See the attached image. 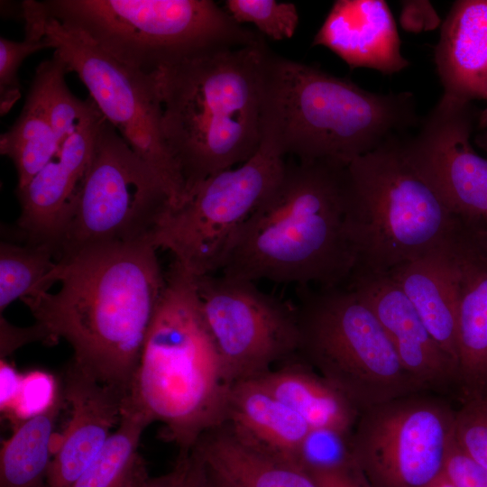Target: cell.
Here are the masks:
<instances>
[{
	"instance_id": "6da1fadb",
	"label": "cell",
	"mask_w": 487,
	"mask_h": 487,
	"mask_svg": "<svg viewBox=\"0 0 487 487\" xmlns=\"http://www.w3.org/2000/svg\"><path fill=\"white\" fill-rule=\"evenodd\" d=\"M152 240L95 244L62 254L55 293L22 300L47 343L63 338L71 363L127 396L166 278Z\"/></svg>"
},
{
	"instance_id": "7a4b0ae2",
	"label": "cell",
	"mask_w": 487,
	"mask_h": 487,
	"mask_svg": "<svg viewBox=\"0 0 487 487\" xmlns=\"http://www.w3.org/2000/svg\"><path fill=\"white\" fill-rule=\"evenodd\" d=\"M345 166L286 161L234 240L222 274L299 287L346 285L356 260L346 231Z\"/></svg>"
},
{
	"instance_id": "3957f363",
	"label": "cell",
	"mask_w": 487,
	"mask_h": 487,
	"mask_svg": "<svg viewBox=\"0 0 487 487\" xmlns=\"http://www.w3.org/2000/svg\"><path fill=\"white\" fill-rule=\"evenodd\" d=\"M268 51L264 41L218 49L157 74L163 136L184 200L209 176L258 151Z\"/></svg>"
},
{
	"instance_id": "277c9868",
	"label": "cell",
	"mask_w": 487,
	"mask_h": 487,
	"mask_svg": "<svg viewBox=\"0 0 487 487\" xmlns=\"http://www.w3.org/2000/svg\"><path fill=\"white\" fill-rule=\"evenodd\" d=\"M419 122L410 92H371L267 52L262 141L284 157L347 165Z\"/></svg>"
},
{
	"instance_id": "5b68a950",
	"label": "cell",
	"mask_w": 487,
	"mask_h": 487,
	"mask_svg": "<svg viewBox=\"0 0 487 487\" xmlns=\"http://www.w3.org/2000/svg\"><path fill=\"white\" fill-rule=\"evenodd\" d=\"M144 343L124 409L190 451L198 439L225 420L231 389L208 330L194 275L174 261Z\"/></svg>"
},
{
	"instance_id": "8992f818",
	"label": "cell",
	"mask_w": 487,
	"mask_h": 487,
	"mask_svg": "<svg viewBox=\"0 0 487 487\" xmlns=\"http://www.w3.org/2000/svg\"><path fill=\"white\" fill-rule=\"evenodd\" d=\"M394 137L345 166L354 273H388L445 245L457 224L406 161ZM352 274V275H353Z\"/></svg>"
},
{
	"instance_id": "52a82bcc",
	"label": "cell",
	"mask_w": 487,
	"mask_h": 487,
	"mask_svg": "<svg viewBox=\"0 0 487 487\" xmlns=\"http://www.w3.org/2000/svg\"><path fill=\"white\" fill-rule=\"evenodd\" d=\"M46 13L146 74L207 52L259 43L212 0H48Z\"/></svg>"
},
{
	"instance_id": "ba28073f",
	"label": "cell",
	"mask_w": 487,
	"mask_h": 487,
	"mask_svg": "<svg viewBox=\"0 0 487 487\" xmlns=\"http://www.w3.org/2000/svg\"><path fill=\"white\" fill-rule=\"evenodd\" d=\"M299 356L361 413L426 391L402 366L372 308L347 285L299 287Z\"/></svg>"
},
{
	"instance_id": "9c48e42d",
	"label": "cell",
	"mask_w": 487,
	"mask_h": 487,
	"mask_svg": "<svg viewBox=\"0 0 487 487\" xmlns=\"http://www.w3.org/2000/svg\"><path fill=\"white\" fill-rule=\"evenodd\" d=\"M51 48L69 72L76 73L104 117L160 177L173 207L185 198L183 181L162 132L157 74H146L117 60L80 31L50 16L41 2H23Z\"/></svg>"
},
{
	"instance_id": "30bf717a",
	"label": "cell",
	"mask_w": 487,
	"mask_h": 487,
	"mask_svg": "<svg viewBox=\"0 0 487 487\" xmlns=\"http://www.w3.org/2000/svg\"><path fill=\"white\" fill-rule=\"evenodd\" d=\"M285 167V157L262 141L249 160L209 176L170 207L153 234L154 245L196 277L221 271L241 229Z\"/></svg>"
},
{
	"instance_id": "8fae6325",
	"label": "cell",
	"mask_w": 487,
	"mask_h": 487,
	"mask_svg": "<svg viewBox=\"0 0 487 487\" xmlns=\"http://www.w3.org/2000/svg\"><path fill=\"white\" fill-rule=\"evenodd\" d=\"M171 207L160 177L104 118L58 259L90 245L152 240Z\"/></svg>"
},
{
	"instance_id": "7c38bea8",
	"label": "cell",
	"mask_w": 487,
	"mask_h": 487,
	"mask_svg": "<svg viewBox=\"0 0 487 487\" xmlns=\"http://www.w3.org/2000/svg\"><path fill=\"white\" fill-rule=\"evenodd\" d=\"M455 416L422 392L367 409L350 436L353 461L371 487H430L444 474Z\"/></svg>"
},
{
	"instance_id": "4fadbf2b",
	"label": "cell",
	"mask_w": 487,
	"mask_h": 487,
	"mask_svg": "<svg viewBox=\"0 0 487 487\" xmlns=\"http://www.w3.org/2000/svg\"><path fill=\"white\" fill-rule=\"evenodd\" d=\"M194 279L231 386L257 379L298 354L295 308L263 292L252 280L225 274Z\"/></svg>"
},
{
	"instance_id": "5bb4252c",
	"label": "cell",
	"mask_w": 487,
	"mask_h": 487,
	"mask_svg": "<svg viewBox=\"0 0 487 487\" xmlns=\"http://www.w3.org/2000/svg\"><path fill=\"white\" fill-rule=\"evenodd\" d=\"M478 116L472 102L443 95L418 132L400 142L418 178L452 215L464 219L487 215V159L470 141Z\"/></svg>"
},
{
	"instance_id": "9a60e30c",
	"label": "cell",
	"mask_w": 487,
	"mask_h": 487,
	"mask_svg": "<svg viewBox=\"0 0 487 487\" xmlns=\"http://www.w3.org/2000/svg\"><path fill=\"white\" fill-rule=\"evenodd\" d=\"M100 113L70 135L22 188L17 220L23 242L59 247L72 219L93 159Z\"/></svg>"
},
{
	"instance_id": "2e32d148",
	"label": "cell",
	"mask_w": 487,
	"mask_h": 487,
	"mask_svg": "<svg viewBox=\"0 0 487 487\" xmlns=\"http://www.w3.org/2000/svg\"><path fill=\"white\" fill-rule=\"evenodd\" d=\"M457 279L458 385L464 400L487 394V220L459 217L448 240Z\"/></svg>"
},
{
	"instance_id": "e0dca14e",
	"label": "cell",
	"mask_w": 487,
	"mask_h": 487,
	"mask_svg": "<svg viewBox=\"0 0 487 487\" xmlns=\"http://www.w3.org/2000/svg\"><path fill=\"white\" fill-rule=\"evenodd\" d=\"M346 285L372 308L400 363L426 391H446L458 384L456 363L388 273H354Z\"/></svg>"
},
{
	"instance_id": "ac0fdd59",
	"label": "cell",
	"mask_w": 487,
	"mask_h": 487,
	"mask_svg": "<svg viewBox=\"0 0 487 487\" xmlns=\"http://www.w3.org/2000/svg\"><path fill=\"white\" fill-rule=\"evenodd\" d=\"M63 397L70 418L53 452L46 487H71L118 425L125 396L70 363Z\"/></svg>"
},
{
	"instance_id": "d6986e66",
	"label": "cell",
	"mask_w": 487,
	"mask_h": 487,
	"mask_svg": "<svg viewBox=\"0 0 487 487\" xmlns=\"http://www.w3.org/2000/svg\"><path fill=\"white\" fill-rule=\"evenodd\" d=\"M312 46L329 49L351 69L391 75L409 65L400 52L396 23L383 0L335 1Z\"/></svg>"
},
{
	"instance_id": "ffe728a7",
	"label": "cell",
	"mask_w": 487,
	"mask_h": 487,
	"mask_svg": "<svg viewBox=\"0 0 487 487\" xmlns=\"http://www.w3.org/2000/svg\"><path fill=\"white\" fill-rule=\"evenodd\" d=\"M435 63L446 96L487 101V0H459L444 20Z\"/></svg>"
},
{
	"instance_id": "44dd1931",
	"label": "cell",
	"mask_w": 487,
	"mask_h": 487,
	"mask_svg": "<svg viewBox=\"0 0 487 487\" xmlns=\"http://www.w3.org/2000/svg\"><path fill=\"white\" fill-rule=\"evenodd\" d=\"M447 243L393 268L388 274L410 300L436 343L458 367L457 279Z\"/></svg>"
},
{
	"instance_id": "7402d4cb",
	"label": "cell",
	"mask_w": 487,
	"mask_h": 487,
	"mask_svg": "<svg viewBox=\"0 0 487 487\" xmlns=\"http://www.w3.org/2000/svg\"><path fill=\"white\" fill-rule=\"evenodd\" d=\"M225 422L244 440L296 466L299 448L310 430L257 379L231 386Z\"/></svg>"
},
{
	"instance_id": "603a6c76",
	"label": "cell",
	"mask_w": 487,
	"mask_h": 487,
	"mask_svg": "<svg viewBox=\"0 0 487 487\" xmlns=\"http://www.w3.org/2000/svg\"><path fill=\"white\" fill-rule=\"evenodd\" d=\"M192 449L233 487H318L308 473L244 440L226 422L207 431Z\"/></svg>"
},
{
	"instance_id": "cb8c5ba5",
	"label": "cell",
	"mask_w": 487,
	"mask_h": 487,
	"mask_svg": "<svg viewBox=\"0 0 487 487\" xmlns=\"http://www.w3.org/2000/svg\"><path fill=\"white\" fill-rule=\"evenodd\" d=\"M257 380L310 429L352 433L360 414L357 409L299 354Z\"/></svg>"
},
{
	"instance_id": "d4e9b609",
	"label": "cell",
	"mask_w": 487,
	"mask_h": 487,
	"mask_svg": "<svg viewBox=\"0 0 487 487\" xmlns=\"http://www.w3.org/2000/svg\"><path fill=\"white\" fill-rule=\"evenodd\" d=\"M63 393L45 412L15 427L0 455V487H46L52 455L51 442Z\"/></svg>"
},
{
	"instance_id": "484cf974",
	"label": "cell",
	"mask_w": 487,
	"mask_h": 487,
	"mask_svg": "<svg viewBox=\"0 0 487 487\" xmlns=\"http://www.w3.org/2000/svg\"><path fill=\"white\" fill-rule=\"evenodd\" d=\"M59 147L41 90L32 80L19 117L0 136V152L12 160L16 170V189L23 188Z\"/></svg>"
},
{
	"instance_id": "4316f807",
	"label": "cell",
	"mask_w": 487,
	"mask_h": 487,
	"mask_svg": "<svg viewBox=\"0 0 487 487\" xmlns=\"http://www.w3.org/2000/svg\"><path fill=\"white\" fill-rule=\"evenodd\" d=\"M149 425L141 414L123 409L116 429L71 487H138L147 480L138 446Z\"/></svg>"
},
{
	"instance_id": "83f0119b",
	"label": "cell",
	"mask_w": 487,
	"mask_h": 487,
	"mask_svg": "<svg viewBox=\"0 0 487 487\" xmlns=\"http://www.w3.org/2000/svg\"><path fill=\"white\" fill-rule=\"evenodd\" d=\"M23 242V241H22ZM58 251L49 244L2 242L0 244V312L20 299L49 291Z\"/></svg>"
},
{
	"instance_id": "f1b7e54d",
	"label": "cell",
	"mask_w": 487,
	"mask_h": 487,
	"mask_svg": "<svg viewBox=\"0 0 487 487\" xmlns=\"http://www.w3.org/2000/svg\"><path fill=\"white\" fill-rule=\"evenodd\" d=\"M67 73L64 63L53 54L38 66L32 79L41 90L60 146L101 113L91 97L82 101L72 95L66 85Z\"/></svg>"
},
{
	"instance_id": "f546056e",
	"label": "cell",
	"mask_w": 487,
	"mask_h": 487,
	"mask_svg": "<svg viewBox=\"0 0 487 487\" xmlns=\"http://www.w3.org/2000/svg\"><path fill=\"white\" fill-rule=\"evenodd\" d=\"M225 10L239 24L250 23L260 34L280 41L291 38L299 24L293 3L275 0H226Z\"/></svg>"
},
{
	"instance_id": "4dcf8cb0",
	"label": "cell",
	"mask_w": 487,
	"mask_h": 487,
	"mask_svg": "<svg viewBox=\"0 0 487 487\" xmlns=\"http://www.w3.org/2000/svg\"><path fill=\"white\" fill-rule=\"evenodd\" d=\"M25 36L23 41L0 38V112H9L21 97L18 70L23 61L31 54L51 48L39 26L30 17L23 15Z\"/></svg>"
},
{
	"instance_id": "1f68e13d",
	"label": "cell",
	"mask_w": 487,
	"mask_h": 487,
	"mask_svg": "<svg viewBox=\"0 0 487 487\" xmlns=\"http://www.w3.org/2000/svg\"><path fill=\"white\" fill-rule=\"evenodd\" d=\"M350 436L330 429H310L299 448L298 466L309 473L355 464L350 451Z\"/></svg>"
},
{
	"instance_id": "d6a6232c",
	"label": "cell",
	"mask_w": 487,
	"mask_h": 487,
	"mask_svg": "<svg viewBox=\"0 0 487 487\" xmlns=\"http://www.w3.org/2000/svg\"><path fill=\"white\" fill-rule=\"evenodd\" d=\"M61 394L51 374L42 371L30 372L23 375L17 397L5 415L16 427L51 408Z\"/></svg>"
},
{
	"instance_id": "836d02e7",
	"label": "cell",
	"mask_w": 487,
	"mask_h": 487,
	"mask_svg": "<svg viewBox=\"0 0 487 487\" xmlns=\"http://www.w3.org/2000/svg\"><path fill=\"white\" fill-rule=\"evenodd\" d=\"M455 439L459 447L487 470V401L464 400L456 410Z\"/></svg>"
},
{
	"instance_id": "e575fe53",
	"label": "cell",
	"mask_w": 487,
	"mask_h": 487,
	"mask_svg": "<svg viewBox=\"0 0 487 487\" xmlns=\"http://www.w3.org/2000/svg\"><path fill=\"white\" fill-rule=\"evenodd\" d=\"M207 472L198 454L191 449L180 453L171 472L152 478V487H207Z\"/></svg>"
},
{
	"instance_id": "d590c367",
	"label": "cell",
	"mask_w": 487,
	"mask_h": 487,
	"mask_svg": "<svg viewBox=\"0 0 487 487\" xmlns=\"http://www.w3.org/2000/svg\"><path fill=\"white\" fill-rule=\"evenodd\" d=\"M444 474L455 487H487V470L462 450L455 439Z\"/></svg>"
},
{
	"instance_id": "8d00e7d4",
	"label": "cell",
	"mask_w": 487,
	"mask_h": 487,
	"mask_svg": "<svg viewBox=\"0 0 487 487\" xmlns=\"http://www.w3.org/2000/svg\"><path fill=\"white\" fill-rule=\"evenodd\" d=\"M1 346L0 355L4 359L11 354L15 349L24 344L33 341H44L47 343V335L38 324L21 328L11 325L4 317H0Z\"/></svg>"
},
{
	"instance_id": "74e56055",
	"label": "cell",
	"mask_w": 487,
	"mask_h": 487,
	"mask_svg": "<svg viewBox=\"0 0 487 487\" xmlns=\"http://www.w3.org/2000/svg\"><path fill=\"white\" fill-rule=\"evenodd\" d=\"M400 23L411 32L434 29L439 23L438 15L427 1H407L403 3Z\"/></svg>"
},
{
	"instance_id": "f35d334b",
	"label": "cell",
	"mask_w": 487,
	"mask_h": 487,
	"mask_svg": "<svg viewBox=\"0 0 487 487\" xmlns=\"http://www.w3.org/2000/svg\"><path fill=\"white\" fill-rule=\"evenodd\" d=\"M308 473L318 487H371L355 464Z\"/></svg>"
},
{
	"instance_id": "ab89813d",
	"label": "cell",
	"mask_w": 487,
	"mask_h": 487,
	"mask_svg": "<svg viewBox=\"0 0 487 487\" xmlns=\"http://www.w3.org/2000/svg\"><path fill=\"white\" fill-rule=\"evenodd\" d=\"M1 411L5 414L10 409L19 392L23 375L5 359L0 361Z\"/></svg>"
},
{
	"instance_id": "60d3db41",
	"label": "cell",
	"mask_w": 487,
	"mask_h": 487,
	"mask_svg": "<svg viewBox=\"0 0 487 487\" xmlns=\"http://www.w3.org/2000/svg\"><path fill=\"white\" fill-rule=\"evenodd\" d=\"M207 487H233L232 485H230L229 483L225 482L223 479L216 475L207 468Z\"/></svg>"
},
{
	"instance_id": "b9f144b4",
	"label": "cell",
	"mask_w": 487,
	"mask_h": 487,
	"mask_svg": "<svg viewBox=\"0 0 487 487\" xmlns=\"http://www.w3.org/2000/svg\"><path fill=\"white\" fill-rule=\"evenodd\" d=\"M480 130L481 132L475 137V142L487 152V127Z\"/></svg>"
},
{
	"instance_id": "7bdbcfd3",
	"label": "cell",
	"mask_w": 487,
	"mask_h": 487,
	"mask_svg": "<svg viewBox=\"0 0 487 487\" xmlns=\"http://www.w3.org/2000/svg\"><path fill=\"white\" fill-rule=\"evenodd\" d=\"M430 487H455V486L445 476V474H443Z\"/></svg>"
},
{
	"instance_id": "ee69618b",
	"label": "cell",
	"mask_w": 487,
	"mask_h": 487,
	"mask_svg": "<svg viewBox=\"0 0 487 487\" xmlns=\"http://www.w3.org/2000/svg\"><path fill=\"white\" fill-rule=\"evenodd\" d=\"M477 126L479 129L487 127V107L479 113Z\"/></svg>"
},
{
	"instance_id": "f6af8a7d",
	"label": "cell",
	"mask_w": 487,
	"mask_h": 487,
	"mask_svg": "<svg viewBox=\"0 0 487 487\" xmlns=\"http://www.w3.org/2000/svg\"><path fill=\"white\" fill-rule=\"evenodd\" d=\"M152 479L148 478L143 482H142L138 487H152Z\"/></svg>"
},
{
	"instance_id": "bcb514c9",
	"label": "cell",
	"mask_w": 487,
	"mask_h": 487,
	"mask_svg": "<svg viewBox=\"0 0 487 487\" xmlns=\"http://www.w3.org/2000/svg\"><path fill=\"white\" fill-rule=\"evenodd\" d=\"M482 399H484L487 401V394Z\"/></svg>"
},
{
	"instance_id": "7dc6e473",
	"label": "cell",
	"mask_w": 487,
	"mask_h": 487,
	"mask_svg": "<svg viewBox=\"0 0 487 487\" xmlns=\"http://www.w3.org/2000/svg\"><path fill=\"white\" fill-rule=\"evenodd\" d=\"M485 218H486V220H487V215H486Z\"/></svg>"
}]
</instances>
